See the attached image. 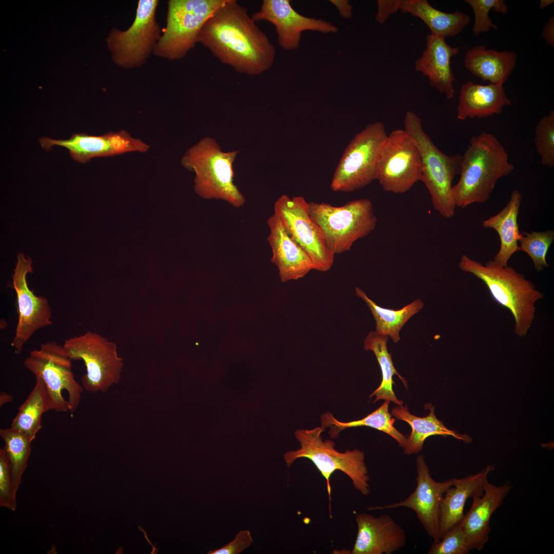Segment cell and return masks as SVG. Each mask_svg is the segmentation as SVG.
I'll use <instances>...</instances> for the list:
<instances>
[{
  "label": "cell",
  "mask_w": 554,
  "mask_h": 554,
  "mask_svg": "<svg viewBox=\"0 0 554 554\" xmlns=\"http://www.w3.org/2000/svg\"><path fill=\"white\" fill-rule=\"evenodd\" d=\"M221 62L255 76L270 69L276 50L267 34L236 0H227L202 27L197 37Z\"/></svg>",
  "instance_id": "1"
},
{
  "label": "cell",
  "mask_w": 554,
  "mask_h": 554,
  "mask_svg": "<svg viewBox=\"0 0 554 554\" xmlns=\"http://www.w3.org/2000/svg\"><path fill=\"white\" fill-rule=\"evenodd\" d=\"M514 169L508 152L495 135L482 132L472 136L462 154L459 181L452 186L456 207L486 203L498 180Z\"/></svg>",
  "instance_id": "2"
},
{
  "label": "cell",
  "mask_w": 554,
  "mask_h": 554,
  "mask_svg": "<svg viewBox=\"0 0 554 554\" xmlns=\"http://www.w3.org/2000/svg\"><path fill=\"white\" fill-rule=\"evenodd\" d=\"M458 266L486 285L493 299L511 313L515 333L526 336L535 318V304L543 298L534 284L512 267L502 266L493 260L483 264L464 254Z\"/></svg>",
  "instance_id": "3"
},
{
  "label": "cell",
  "mask_w": 554,
  "mask_h": 554,
  "mask_svg": "<svg viewBox=\"0 0 554 554\" xmlns=\"http://www.w3.org/2000/svg\"><path fill=\"white\" fill-rule=\"evenodd\" d=\"M238 150L223 151L213 138H202L189 148L183 156V166L195 173L194 189L206 200L217 199L235 208L246 202L243 194L234 183L233 164Z\"/></svg>",
  "instance_id": "4"
},
{
  "label": "cell",
  "mask_w": 554,
  "mask_h": 554,
  "mask_svg": "<svg viewBox=\"0 0 554 554\" xmlns=\"http://www.w3.org/2000/svg\"><path fill=\"white\" fill-rule=\"evenodd\" d=\"M325 429L321 426L311 429L296 430L294 435L300 448L286 452L284 457L288 468L296 459L302 458H307L314 464L326 481L331 515L330 478L335 471L346 474L351 479L354 488L365 496L370 492V478L363 452L358 449L338 451L334 448L333 441L323 440L322 434Z\"/></svg>",
  "instance_id": "5"
},
{
  "label": "cell",
  "mask_w": 554,
  "mask_h": 554,
  "mask_svg": "<svg viewBox=\"0 0 554 554\" xmlns=\"http://www.w3.org/2000/svg\"><path fill=\"white\" fill-rule=\"evenodd\" d=\"M404 130L414 141L421 159V179L430 196L434 209L443 217L454 215L452 181L460 174L462 154L447 155L440 150L424 130L420 117L412 111L406 113Z\"/></svg>",
  "instance_id": "6"
},
{
  "label": "cell",
  "mask_w": 554,
  "mask_h": 554,
  "mask_svg": "<svg viewBox=\"0 0 554 554\" xmlns=\"http://www.w3.org/2000/svg\"><path fill=\"white\" fill-rule=\"evenodd\" d=\"M309 213L328 248L334 254L350 250L355 242L375 228L377 217L371 202L361 199L341 206L309 202Z\"/></svg>",
  "instance_id": "7"
},
{
  "label": "cell",
  "mask_w": 554,
  "mask_h": 554,
  "mask_svg": "<svg viewBox=\"0 0 554 554\" xmlns=\"http://www.w3.org/2000/svg\"><path fill=\"white\" fill-rule=\"evenodd\" d=\"M71 361L55 341L43 344L24 361L25 367L43 383L50 410L72 414L81 402L84 388L75 379Z\"/></svg>",
  "instance_id": "8"
},
{
  "label": "cell",
  "mask_w": 554,
  "mask_h": 554,
  "mask_svg": "<svg viewBox=\"0 0 554 554\" xmlns=\"http://www.w3.org/2000/svg\"><path fill=\"white\" fill-rule=\"evenodd\" d=\"M384 124H368L357 133L344 151L330 183L332 190L351 192L377 180L380 153L386 140Z\"/></svg>",
  "instance_id": "9"
},
{
  "label": "cell",
  "mask_w": 554,
  "mask_h": 554,
  "mask_svg": "<svg viewBox=\"0 0 554 554\" xmlns=\"http://www.w3.org/2000/svg\"><path fill=\"white\" fill-rule=\"evenodd\" d=\"M226 1H169L166 27L155 45V54L171 60L183 57L197 43L205 23Z\"/></svg>",
  "instance_id": "10"
},
{
  "label": "cell",
  "mask_w": 554,
  "mask_h": 554,
  "mask_svg": "<svg viewBox=\"0 0 554 554\" xmlns=\"http://www.w3.org/2000/svg\"><path fill=\"white\" fill-rule=\"evenodd\" d=\"M63 346L72 360L84 361L86 372L81 381L87 391L106 392L119 382L124 362L118 355L115 343L88 331L65 340Z\"/></svg>",
  "instance_id": "11"
},
{
  "label": "cell",
  "mask_w": 554,
  "mask_h": 554,
  "mask_svg": "<svg viewBox=\"0 0 554 554\" xmlns=\"http://www.w3.org/2000/svg\"><path fill=\"white\" fill-rule=\"evenodd\" d=\"M422 166L417 145L404 129L390 132L382 148L377 180L387 192L402 194L421 181Z\"/></svg>",
  "instance_id": "12"
},
{
  "label": "cell",
  "mask_w": 554,
  "mask_h": 554,
  "mask_svg": "<svg viewBox=\"0 0 554 554\" xmlns=\"http://www.w3.org/2000/svg\"><path fill=\"white\" fill-rule=\"evenodd\" d=\"M274 213L288 234L311 259L314 270H329L334 254L327 246L321 232L309 213V202L302 196L282 194L275 202Z\"/></svg>",
  "instance_id": "13"
},
{
  "label": "cell",
  "mask_w": 554,
  "mask_h": 554,
  "mask_svg": "<svg viewBox=\"0 0 554 554\" xmlns=\"http://www.w3.org/2000/svg\"><path fill=\"white\" fill-rule=\"evenodd\" d=\"M157 0H140L132 25L125 31L114 29L107 39L113 58L119 66L131 68L143 64L160 37L155 14Z\"/></svg>",
  "instance_id": "14"
},
{
  "label": "cell",
  "mask_w": 554,
  "mask_h": 554,
  "mask_svg": "<svg viewBox=\"0 0 554 554\" xmlns=\"http://www.w3.org/2000/svg\"><path fill=\"white\" fill-rule=\"evenodd\" d=\"M32 261L24 254L17 255L12 275V286L16 294L18 320L11 346L16 354L22 351L26 342L38 329L52 324L51 309L46 298L36 296L29 289L27 275L32 273Z\"/></svg>",
  "instance_id": "15"
},
{
  "label": "cell",
  "mask_w": 554,
  "mask_h": 554,
  "mask_svg": "<svg viewBox=\"0 0 554 554\" xmlns=\"http://www.w3.org/2000/svg\"><path fill=\"white\" fill-rule=\"evenodd\" d=\"M417 477L414 490L405 500L382 506L369 507L368 509H392L401 507L412 509L433 543L440 541L441 503L446 490L452 486L453 478L437 482L431 477L424 457L419 456L416 461Z\"/></svg>",
  "instance_id": "16"
},
{
  "label": "cell",
  "mask_w": 554,
  "mask_h": 554,
  "mask_svg": "<svg viewBox=\"0 0 554 554\" xmlns=\"http://www.w3.org/2000/svg\"><path fill=\"white\" fill-rule=\"evenodd\" d=\"M45 150L60 146L69 150L71 157L81 163L95 157L114 156L127 152H146L150 146L141 140L132 137L124 130L110 132L100 136L75 133L66 140H54L43 137L39 140Z\"/></svg>",
  "instance_id": "17"
},
{
  "label": "cell",
  "mask_w": 554,
  "mask_h": 554,
  "mask_svg": "<svg viewBox=\"0 0 554 554\" xmlns=\"http://www.w3.org/2000/svg\"><path fill=\"white\" fill-rule=\"evenodd\" d=\"M251 17L255 22L266 21L272 24L275 27L278 44L286 50L299 47L304 31L326 34L338 31V27L330 22L298 13L289 0H263L260 10L253 13Z\"/></svg>",
  "instance_id": "18"
},
{
  "label": "cell",
  "mask_w": 554,
  "mask_h": 554,
  "mask_svg": "<svg viewBox=\"0 0 554 554\" xmlns=\"http://www.w3.org/2000/svg\"><path fill=\"white\" fill-rule=\"evenodd\" d=\"M358 532L352 554H391L404 547L406 535L404 529L390 516L378 517L357 515Z\"/></svg>",
  "instance_id": "19"
},
{
  "label": "cell",
  "mask_w": 554,
  "mask_h": 554,
  "mask_svg": "<svg viewBox=\"0 0 554 554\" xmlns=\"http://www.w3.org/2000/svg\"><path fill=\"white\" fill-rule=\"evenodd\" d=\"M269 229L267 241L272 250L271 262L277 267L282 282L298 280L314 270L306 252L287 232L274 214L267 220Z\"/></svg>",
  "instance_id": "20"
},
{
  "label": "cell",
  "mask_w": 554,
  "mask_h": 554,
  "mask_svg": "<svg viewBox=\"0 0 554 554\" xmlns=\"http://www.w3.org/2000/svg\"><path fill=\"white\" fill-rule=\"evenodd\" d=\"M512 488L508 482L500 486L488 483L484 493L472 498L469 510L459 523L470 550L481 551L488 542L492 514L501 506Z\"/></svg>",
  "instance_id": "21"
},
{
  "label": "cell",
  "mask_w": 554,
  "mask_h": 554,
  "mask_svg": "<svg viewBox=\"0 0 554 554\" xmlns=\"http://www.w3.org/2000/svg\"><path fill=\"white\" fill-rule=\"evenodd\" d=\"M426 41L425 49L415 62V69L427 77L431 86L450 100L454 94L455 79L451 58L459 49L448 45L445 38L431 33L427 35Z\"/></svg>",
  "instance_id": "22"
},
{
  "label": "cell",
  "mask_w": 554,
  "mask_h": 554,
  "mask_svg": "<svg viewBox=\"0 0 554 554\" xmlns=\"http://www.w3.org/2000/svg\"><path fill=\"white\" fill-rule=\"evenodd\" d=\"M494 467L488 465L481 471L460 479L453 478V484L445 492L440 512V537L458 524L464 516L468 499L482 496L489 482L488 476Z\"/></svg>",
  "instance_id": "23"
},
{
  "label": "cell",
  "mask_w": 554,
  "mask_h": 554,
  "mask_svg": "<svg viewBox=\"0 0 554 554\" xmlns=\"http://www.w3.org/2000/svg\"><path fill=\"white\" fill-rule=\"evenodd\" d=\"M510 104L503 85H483L468 81L460 91L457 118L460 121L486 118L500 114Z\"/></svg>",
  "instance_id": "24"
},
{
  "label": "cell",
  "mask_w": 554,
  "mask_h": 554,
  "mask_svg": "<svg viewBox=\"0 0 554 554\" xmlns=\"http://www.w3.org/2000/svg\"><path fill=\"white\" fill-rule=\"evenodd\" d=\"M517 54L513 51H499L477 45L467 50L464 66L473 75L490 84L503 85L516 65Z\"/></svg>",
  "instance_id": "25"
},
{
  "label": "cell",
  "mask_w": 554,
  "mask_h": 554,
  "mask_svg": "<svg viewBox=\"0 0 554 554\" xmlns=\"http://www.w3.org/2000/svg\"><path fill=\"white\" fill-rule=\"evenodd\" d=\"M522 195L514 190L507 205L499 213L482 222V226L495 230L500 241L499 250L493 259L503 266L508 265L512 255L520 251L519 241L521 237L518 216Z\"/></svg>",
  "instance_id": "26"
},
{
  "label": "cell",
  "mask_w": 554,
  "mask_h": 554,
  "mask_svg": "<svg viewBox=\"0 0 554 554\" xmlns=\"http://www.w3.org/2000/svg\"><path fill=\"white\" fill-rule=\"evenodd\" d=\"M429 407V414L422 418L410 413L406 405H398L391 410L392 416L398 420L406 422L411 428V432L406 437V443L403 447L406 454H411L421 451L425 440L431 436H450L466 443L471 442L469 436L459 434L445 427L436 417L434 407L431 406Z\"/></svg>",
  "instance_id": "27"
},
{
  "label": "cell",
  "mask_w": 554,
  "mask_h": 554,
  "mask_svg": "<svg viewBox=\"0 0 554 554\" xmlns=\"http://www.w3.org/2000/svg\"><path fill=\"white\" fill-rule=\"evenodd\" d=\"M400 10L421 19L431 34L446 38L457 35L470 22L467 14L456 10L447 13L438 10L426 0H401Z\"/></svg>",
  "instance_id": "28"
},
{
  "label": "cell",
  "mask_w": 554,
  "mask_h": 554,
  "mask_svg": "<svg viewBox=\"0 0 554 554\" xmlns=\"http://www.w3.org/2000/svg\"><path fill=\"white\" fill-rule=\"evenodd\" d=\"M389 337L380 334L375 331L369 332L364 340V349L371 350L375 354L382 372V381L380 386L371 393L370 397L375 396L373 403L383 400L393 402L399 406L403 403L396 397L392 385V377L397 375L406 388L408 385L405 379L396 370L392 360L391 354L388 352L387 343Z\"/></svg>",
  "instance_id": "29"
},
{
  "label": "cell",
  "mask_w": 554,
  "mask_h": 554,
  "mask_svg": "<svg viewBox=\"0 0 554 554\" xmlns=\"http://www.w3.org/2000/svg\"><path fill=\"white\" fill-rule=\"evenodd\" d=\"M389 401L385 402L377 410L365 418L350 422H342L335 419L333 414L327 412L321 417L322 426L329 428V434L332 439L338 438L339 433L346 428L368 426L383 431L395 439L402 448L405 445L406 437L394 426L395 419L389 412Z\"/></svg>",
  "instance_id": "30"
},
{
  "label": "cell",
  "mask_w": 554,
  "mask_h": 554,
  "mask_svg": "<svg viewBox=\"0 0 554 554\" xmlns=\"http://www.w3.org/2000/svg\"><path fill=\"white\" fill-rule=\"evenodd\" d=\"M355 293L370 309L376 323L375 331L390 337L394 343L400 340V332L404 324L424 305L421 299H418L401 309H389L377 305L359 287L355 288Z\"/></svg>",
  "instance_id": "31"
},
{
  "label": "cell",
  "mask_w": 554,
  "mask_h": 554,
  "mask_svg": "<svg viewBox=\"0 0 554 554\" xmlns=\"http://www.w3.org/2000/svg\"><path fill=\"white\" fill-rule=\"evenodd\" d=\"M49 410L45 386L41 380L36 379L33 389L19 406L10 427L33 440L42 427V416Z\"/></svg>",
  "instance_id": "32"
},
{
  "label": "cell",
  "mask_w": 554,
  "mask_h": 554,
  "mask_svg": "<svg viewBox=\"0 0 554 554\" xmlns=\"http://www.w3.org/2000/svg\"><path fill=\"white\" fill-rule=\"evenodd\" d=\"M0 436L5 442L3 448L9 462L15 486L18 489L22 474L27 466L33 440L11 427L1 429Z\"/></svg>",
  "instance_id": "33"
},
{
  "label": "cell",
  "mask_w": 554,
  "mask_h": 554,
  "mask_svg": "<svg viewBox=\"0 0 554 554\" xmlns=\"http://www.w3.org/2000/svg\"><path fill=\"white\" fill-rule=\"evenodd\" d=\"M554 240V231L521 232L519 239L520 251L526 253L531 259L535 268L542 271L549 265L546 261V254Z\"/></svg>",
  "instance_id": "34"
},
{
  "label": "cell",
  "mask_w": 554,
  "mask_h": 554,
  "mask_svg": "<svg viewBox=\"0 0 554 554\" xmlns=\"http://www.w3.org/2000/svg\"><path fill=\"white\" fill-rule=\"evenodd\" d=\"M535 144L543 166H554V111L542 117L535 129Z\"/></svg>",
  "instance_id": "35"
},
{
  "label": "cell",
  "mask_w": 554,
  "mask_h": 554,
  "mask_svg": "<svg viewBox=\"0 0 554 554\" xmlns=\"http://www.w3.org/2000/svg\"><path fill=\"white\" fill-rule=\"evenodd\" d=\"M465 2L470 6L474 13L472 32L476 36L488 32L491 28L498 29V27L493 24L488 16L491 9L502 14H506L509 10L504 0H465Z\"/></svg>",
  "instance_id": "36"
},
{
  "label": "cell",
  "mask_w": 554,
  "mask_h": 554,
  "mask_svg": "<svg viewBox=\"0 0 554 554\" xmlns=\"http://www.w3.org/2000/svg\"><path fill=\"white\" fill-rule=\"evenodd\" d=\"M470 549L459 524L449 529L438 543H433L428 554H467Z\"/></svg>",
  "instance_id": "37"
},
{
  "label": "cell",
  "mask_w": 554,
  "mask_h": 554,
  "mask_svg": "<svg viewBox=\"0 0 554 554\" xmlns=\"http://www.w3.org/2000/svg\"><path fill=\"white\" fill-rule=\"evenodd\" d=\"M16 488L9 462L3 448L0 449V505L16 509Z\"/></svg>",
  "instance_id": "38"
},
{
  "label": "cell",
  "mask_w": 554,
  "mask_h": 554,
  "mask_svg": "<svg viewBox=\"0 0 554 554\" xmlns=\"http://www.w3.org/2000/svg\"><path fill=\"white\" fill-rule=\"evenodd\" d=\"M253 542V539L249 530H241L232 541L221 548L209 551L208 553L239 554Z\"/></svg>",
  "instance_id": "39"
},
{
  "label": "cell",
  "mask_w": 554,
  "mask_h": 554,
  "mask_svg": "<svg viewBox=\"0 0 554 554\" xmlns=\"http://www.w3.org/2000/svg\"><path fill=\"white\" fill-rule=\"evenodd\" d=\"M401 0H378L377 12L375 15L376 21L384 24L390 16L400 10Z\"/></svg>",
  "instance_id": "40"
},
{
  "label": "cell",
  "mask_w": 554,
  "mask_h": 554,
  "mask_svg": "<svg viewBox=\"0 0 554 554\" xmlns=\"http://www.w3.org/2000/svg\"><path fill=\"white\" fill-rule=\"evenodd\" d=\"M330 2L338 9L340 15L346 19H350L352 16L353 6L348 0H331Z\"/></svg>",
  "instance_id": "41"
},
{
  "label": "cell",
  "mask_w": 554,
  "mask_h": 554,
  "mask_svg": "<svg viewBox=\"0 0 554 554\" xmlns=\"http://www.w3.org/2000/svg\"><path fill=\"white\" fill-rule=\"evenodd\" d=\"M542 36L546 43L554 47V17H550L543 28Z\"/></svg>",
  "instance_id": "42"
},
{
  "label": "cell",
  "mask_w": 554,
  "mask_h": 554,
  "mask_svg": "<svg viewBox=\"0 0 554 554\" xmlns=\"http://www.w3.org/2000/svg\"><path fill=\"white\" fill-rule=\"evenodd\" d=\"M13 401V397L9 394L5 392H1L0 394V406H2L3 405L11 403Z\"/></svg>",
  "instance_id": "43"
},
{
  "label": "cell",
  "mask_w": 554,
  "mask_h": 554,
  "mask_svg": "<svg viewBox=\"0 0 554 554\" xmlns=\"http://www.w3.org/2000/svg\"><path fill=\"white\" fill-rule=\"evenodd\" d=\"M553 3V0H540L539 8L542 10Z\"/></svg>",
  "instance_id": "44"
}]
</instances>
